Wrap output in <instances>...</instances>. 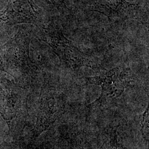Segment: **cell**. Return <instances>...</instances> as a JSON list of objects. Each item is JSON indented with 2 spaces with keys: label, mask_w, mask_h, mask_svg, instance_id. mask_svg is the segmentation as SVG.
Segmentation results:
<instances>
[{
  "label": "cell",
  "mask_w": 149,
  "mask_h": 149,
  "mask_svg": "<svg viewBox=\"0 0 149 149\" xmlns=\"http://www.w3.org/2000/svg\"><path fill=\"white\" fill-rule=\"evenodd\" d=\"M131 74L130 68L120 66L102 71L96 76L87 78V80L91 84L101 87V95L97 101L101 103L103 100L121 96L131 82Z\"/></svg>",
  "instance_id": "cell-1"
},
{
  "label": "cell",
  "mask_w": 149,
  "mask_h": 149,
  "mask_svg": "<svg viewBox=\"0 0 149 149\" xmlns=\"http://www.w3.org/2000/svg\"><path fill=\"white\" fill-rule=\"evenodd\" d=\"M49 43L62 64L72 70L79 69L88 64V59L73 43L65 37L59 29L49 36Z\"/></svg>",
  "instance_id": "cell-2"
},
{
  "label": "cell",
  "mask_w": 149,
  "mask_h": 149,
  "mask_svg": "<svg viewBox=\"0 0 149 149\" xmlns=\"http://www.w3.org/2000/svg\"><path fill=\"white\" fill-rule=\"evenodd\" d=\"M137 7L136 5L125 0H96L92 6L93 11L101 13L111 20L129 18L130 12Z\"/></svg>",
  "instance_id": "cell-3"
},
{
  "label": "cell",
  "mask_w": 149,
  "mask_h": 149,
  "mask_svg": "<svg viewBox=\"0 0 149 149\" xmlns=\"http://www.w3.org/2000/svg\"><path fill=\"white\" fill-rule=\"evenodd\" d=\"M54 4L58 8H66V5L64 0H51Z\"/></svg>",
  "instance_id": "cell-4"
}]
</instances>
